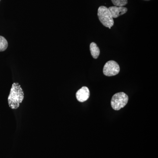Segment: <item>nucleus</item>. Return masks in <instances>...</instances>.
I'll use <instances>...</instances> for the list:
<instances>
[{
    "label": "nucleus",
    "mask_w": 158,
    "mask_h": 158,
    "mask_svg": "<svg viewBox=\"0 0 158 158\" xmlns=\"http://www.w3.org/2000/svg\"><path fill=\"white\" fill-rule=\"evenodd\" d=\"M90 90L87 87H82L77 91L76 96L79 102H84L90 97Z\"/></svg>",
    "instance_id": "5"
},
{
    "label": "nucleus",
    "mask_w": 158,
    "mask_h": 158,
    "mask_svg": "<svg viewBox=\"0 0 158 158\" xmlns=\"http://www.w3.org/2000/svg\"><path fill=\"white\" fill-rule=\"evenodd\" d=\"M128 96L124 92H119L113 95L111 105L113 110H119L124 107L128 101Z\"/></svg>",
    "instance_id": "3"
},
{
    "label": "nucleus",
    "mask_w": 158,
    "mask_h": 158,
    "mask_svg": "<svg viewBox=\"0 0 158 158\" xmlns=\"http://www.w3.org/2000/svg\"><path fill=\"white\" fill-rule=\"evenodd\" d=\"M24 98V94L20 85L18 83H13L8 98L9 106L13 110L18 109Z\"/></svg>",
    "instance_id": "1"
},
{
    "label": "nucleus",
    "mask_w": 158,
    "mask_h": 158,
    "mask_svg": "<svg viewBox=\"0 0 158 158\" xmlns=\"http://www.w3.org/2000/svg\"><path fill=\"white\" fill-rule=\"evenodd\" d=\"M144 1H150V0H144Z\"/></svg>",
    "instance_id": "10"
},
{
    "label": "nucleus",
    "mask_w": 158,
    "mask_h": 158,
    "mask_svg": "<svg viewBox=\"0 0 158 158\" xmlns=\"http://www.w3.org/2000/svg\"><path fill=\"white\" fill-rule=\"evenodd\" d=\"M120 71V67L116 61L110 60L105 64L104 66L103 72L105 76L112 77L118 74Z\"/></svg>",
    "instance_id": "4"
},
{
    "label": "nucleus",
    "mask_w": 158,
    "mask_h": 158,
    "mask_svg": "<svg viewBox=\"0 0 158 158\" xmlns=\"http://www.w3.org/2000/svg\"><path fill=\"white\" fill-rule=\"evenodd\" d=\"M112 3L115 6L123 7L127 4V0H111Z\"/></svg>",
    "instance_id": "9"
},
{
    "label": "nucleus",
    "mask_w": 158,
    "mask_h": 158,
    "mask_svg": "<svg viewBox=\"0 0 158 158\" xmlns=\"http://www.w3.org/2000/svg\"><path fill=\"white\" fill-rule=\"evenodd\" d=\"M109 10L111 12L113 18H116L120 15L125 14L127 11V9L126 7H118V6H111L109 7Z\"/></svg>",
    "instance_id": "6"
},
{
    "label": "nucleus",
    "mask_w": 158,
    "mask_h": 158,
    "mask_svg": "<svg viewBox=\"0 0 158 158\" xmlns=\"http://www.w3.org/2000/svg\"><path fill=\"white\" fill-rule=\"evenodd\" d=\"M98 16L102 24L110 29L114 25V22L109 9L104 6H100L98 11Z\"/></svg>",
    "instance_id": "2"
},
{
    "label": "nucleus",
    "mask_w": 158,
    "mask_h": 158,
    "mask_svg": "<svg viewBox=\"0 0 158 158\" xmlns=\"http://www.w3.org/2000/svg\"><path fill=\"white\" fill-rule=\"evenodd\" d=\"M0 1H1V0H0Z\"/></svg>",
    "instance_id": "11"
},
{
    "label": "nucleus",
    "mask_w": 158,
    "mask_h": 158,
    "mask_svg": "<svg viewBox=\"0 0 158 158\" xmlns=\"http://www.w3.org/2000/svg\"><path fill=\"white\" fill-rule=\"evenodd\" d=\"M8 47L7 40L3 36H0V52L6 50Z\"/></svg>",
    "instance_id": "8"
},
{
    "label": "nucleus",
    "mask_w": 158,
    "mask_h": 158,
    "mask_svg": "<svg viewBox=\"0 0 158 158\" xmlns=\"http://www.w3.org/2000/svg\"><path fill=\"white\" fill-rule=\"evenodd\" d=\"M90 53L94 59H98L100 54V51L96 44L94 42L91 43L90 45Z\"/></svg>",
    "instance_id": "7"
}]
</instances>
